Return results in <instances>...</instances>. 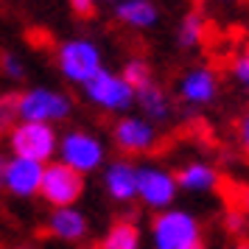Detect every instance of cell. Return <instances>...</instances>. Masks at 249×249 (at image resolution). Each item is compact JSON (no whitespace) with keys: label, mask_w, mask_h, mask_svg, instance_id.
I'll list each match as a JSON object with an SVG mask.
<instances>
[{"label":"cell","mask_w":249,"mask_h":249,"mask_svg":"<svg viewBox=\"0 0 249 249\" xmlns=\"http://www.w3.org/2000/svg\"><path fill=\"white\" fill-rule=\"evenodd\" d=\"M157 249H204L199 221L188 213H157L151 218Z\"/></svg>","instance_id":"6da1fadb"},{"label":"cell","mask_w":249,"mask_h":249,"mask_svg":"<svg viewBox=\"0 0 249 249\" xmlns=\"http://www.w3.org/2000/svg\"><path fill=\"white\" fill-rule=\"evenodd\" d=\"M39 191H42V196H45L53 207H68V204H73L81 196L84 179H81L79 171H73L70 165L53 162V165H48L45 174H42Z\"/></svg>","instance_id":"7a4b0ae2"},{"label":"cell","mask_w":249,"mask_h":249,"mask_svg":"<svg viewBox=\"0 0 249 249\" xmlns=\"http://www.w3.org/2000/svg\"><path fill=\"white\" fill-rule=\"evenodd\" d=\"M53 143L56 135L48 124H23L12 129V148L17 160H28V162H39L53 154Z\"/></svg>","instance_id":"3957f363"},{"label":"cell","mask_w":249,"mask_h":249,"mask_svg":"<svg viewBox=\"0 0 249 249\" xmlns=\"http://www.w3.org/2000/svg\"><path fill=\"white\" fill-rule=\"evenodd\" d=\"M56 62H59V68H62V73L73 81H87L101 70L98 48L90 45V42H81V39H73V42L59 45Z\"/></svg>","instance_id":"277c9868"},{"label":"cell","mask_w":249,"mask_h":249,"mask_svg":"<svg viewBox=\"0 0 249 249\" xmlns=\"http://www.w3.org/2000/svg\"><path fill=\"white\" fill-rule=\"evenodd\" d=\"M70 112V104L65 95L51 90H31L20 95V115L28 124H42V121H53V118H65Z\"/></svg>","instance_id":"5b68a950"},{"label":"cell","mask_w":249,"mask_h":249,"mask_svg":"<svg viewBox=\"0 0 249 249\" xmlns=\"http://www.w3.org/2000/svg\"><path fill=\"white\" fill-rule=\"evenodd\" d=\"M84 87H87V95L92 101L101 104V107H109V109H124L132 104V90L107 70H98L92 79L84 81Z\"/></svg>","instance_id":"8992f818"},{"label":"cell","mask_w":249,"mask_h":249,"mask_svg":"<svg viewBox=\"0 0 249 249\" xmlns=\"http://www.w3.org/2000/svg\"><path fill=\"white\" fill-rule=\"evenodd\" d=\"M112 137L118 148L126 151V154H151V148L157 146V137H154V129L146 126L143 121H135V118H124L112 126Z\"/></svg>","instance_id":"52a82bcc"},{"label":"cell","mask_w":249,"mask_h":249,"mask_svg":"<svg viewBox=\"0 0 249 249\" xmlns=\"http://www.w3.org/2000/svg\"><path fill=\"white\" fill-rule=\"evenodd\" d=\"M62 157H65V165H70L73 171H90L101 162V146L92 140L90 135L84 132H73V135L65 137L62 143Z\"/></svg>","instance_id":"ba28073f"},{"label":"cell","mask_w":249,"mask_h":249,"mask_svg":"<svg viewBox=\"0 0 249 249\" xmlns=\"http://www.w3.org/2000/svg\"><path fill=\"white\" fill-rule=\"evenodd\" d=\"M39 179H42V168L39 162H28V160H12L3 165V182L6 188L17 196H31L39 191Z\"/></svg>","instance_id":"9c48e42d"},{"label":"cell","mask_w":249,"mask_h":249,"mask_svg":"<svg viewBox=\"0 0 249 249\" xmlns=\"http://www.w3.org/2000/svg\"><path fill=\"white\" fill-rule=\"evenodd\" d=\"M135 191L143 193L148 204L165 207L174 199V182L168 174H160V171H135Z\"/></svg>","instance_id":"30bf717a"},{"label":"cell","mask_w":249,"mask_h":249,"mask_svg":"<svg viewBox=\"0 0 249 249\" xmlns=\"http://www.w3.org/2000/svg\"><path fill=\"white\" fill-rule=\"evenodd\" d=\"M84 232H87V221L76 210H56L45 227H39V235H56L65 241H76Z\"/></svg>","instance_id":"8fae6325"},{"label":"cell","mask_w":249,"mask_h":249,"mask_svg":"<svg viewBox=\"0 0 249 249\" xmlns=\"http://www.w3.org/2000/svg\"><path fill=\"white\" fill-rule=\"evenodd\" d=\"M215 87H218L215 73H210V70H191V73L182 79L179 92L193 104H204L215 95Z\"/></svg>","instance_id":"7c38bea8"},{"label":"cell","mask_w":249,"mask_h":249,"mask_svg":"<svg viewBox=\"0 0 249 249\" xmlns=\"http://www.w3.org/2000/svg\"><path fill=\"white\" fill-rule=\"evenodd\" d=\"M140 244V230H137L135 218L132 215H124V218H115L109 232L104 238L98 249H137Z\"/></svg>","instance_id":"4fadbf2b"},{"label":"cell","mask_w":249,"mask_h":249,"mask_svg":"<svg viewBox=\"0 0 249 249\" xmlns=\"http://www.w3.org/2000/svg\"><path fill=\"white\" fill-rule=\"evenodd\" d=\"M213 20H207L204 12L199 6H193L191 12L185 14V20H182V28H179V45L182 48H196L204 42V36L210 34V28H213Z\"/></svg>","instance_id":"5bb4252c"},{"label":"cell","mask_w":249,"mask_h":249,"mask_svg":"<svg viewBox=\"0 0 249 249\" xmlns=\"http://www.w3.org/2000/svg\"><path fill=\"white\" fill-rule=\"evenodd\" d=\"M107 188L112 193V199L118 202H126V199H132L135 196V168L129 165V162H115L109 174H107Z\"/></svg>","instance_id":"9a60e30c"},{"label":"cell","mask_w":249,"mask_h":249,"mask_svg":"<svg viewBox=\"0 0 249 249\" xmlns=\"http://www.w3.org/2000/svg\"><path fill=\"white\" fill-rule=\"evenodd\" d=\"M215 179H218V171H213L210 165H188V168H179L171 182L174 185H182V188H191V191H207V188H213Z\"/></svg>","instance_id":"2e32d148"},{"label":"cell","mask_w":249,"mask_h":249,"mask_svg":"<svg viewBox=\"0 0 249 249\" xmlns=\"http://www.w3.org/2000/svg\"><path fill=\"white\" fill-rule=\"evenodd\" d=\"M115 14L118 20L126 25H151L157 20V9L151 3H143V0H132V3H121L115 6Z\"/></svg>","instance_id":"e0dca14e"},{"label":"cell","mask_w":249,"mask_h":249,"mask_svg":"<svg viewBox=\"0 0 249 249\" xmlns=\"http://www.w3.org/2000/svg\"><path fill=\"white\" fill-rule=\"evenodd\" d=\"M137 104L146 109V115H151L154 121H162L168 115V98L160 90L157 84H148L143 90H137Z\"/></svg>","instance_id":"ac0fdd59"},{"label":"cell","mask_w":249,"mask_h":249,"mask_svg":"<svg viewBox=\"0 0 249 249\" xmlns=\"http://www.w3.org/2000/svg\"><path fill=\"white\" fill-rule=\"evenodd\" d=\"M129 90H143L151 84V68L146 59H132L124 68V79H121Z\"/></svg>","instance_id":"d6986e66"},{"label":"cell","mask_w":249,"mask_h":249,"mask_svg":"<svg viewBox=\"0 0 249 249\" xmlns=\"http://www.w3.org/2000/svg\"><path fill=\"white\" fill-rule=\"evenodd\" d=\"M20 115V92H6L0 95V135L9 132L12 124Z\"/></svg>","instance_id":"ffe728a7"},{"label":"cell","mask_w":249,"mask_h":249,"mask_svg":"<svg viewBox=\"0 0 249 249\" xmlns=\"http://www.w3.org/2000/svg\"><path fill=\"white\" fill-rule=\"evenodd\" d=\"M0 73L9 76V79H23V65L14 59V53L0 51Z\"/></svg>","instance_id":"44dd1931"},{"label":"cell","mask_w":249,"mask_h":249,"mask_svg":"<svg viewBox=\"0 0 249 249\" xmlns=\"http://www.w3.org/2000/svg\"><path fill=\"white\" fill-rule=\"evenodd\" d=\"M28 42L34 48H42V45L51 48L53 45V34H51L48 28H31V31H28Z\"/></svg>","instance_id":"7402d4cb"},{"label":"cell","mask_w":249,"mask_h":249,"mask_svg":"<svg viewBox=\"0 0 249 249\" xmlns=\"http://www.w3.org/2000/svg\"><path fill=\"white\" fill-rule=\"evenodd\" d=\"M70 9H73V14H76L79 20H92V17L98 14L95 3H81V0H73V3H70Z\"/></svg>","instance_id":"603a6c76"},{"label":"cell","mask_w":249,"mask_h":249,"mask_svg":"<svg viewBox=\"0 0 249 249\" xmlns=\"http://www.w3.org/2000/svg\"><path fill=\"white\" fill-rule=\"evenodd\" d=\"M230 249H247V238H238V241H235Z\"/></svg>","instance_id":"cb8c5ba5"},{"label":"cell","mask_w":249,"mask_h":249,"mask_svg":"<svg viewBox=\"0 0 249 249\" xmlns=\"http://www.w3.org/2000/svg\"><path fill=\"white\" fill-rule=\"evenodd\" d=\"M3 165H6V162H3V160H0V182H3Z\"/></svg>","instance_id":"d4e9b609"},{"label":"cell","mask_w":249,"mask_h":249,"mask_svg":"<svg viewBox=\"0 0 249 249\" xmlns=\"http://www.w3.org/2000/svg\"><path fill=\"white\" fill-rule=\"evenodd\" d=\"M90 249H98V247H90Z\"/></svg>","instance_id":"484cf974"}]
</instances>
